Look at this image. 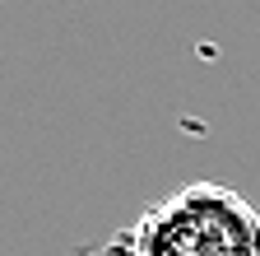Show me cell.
Instances as JSON below:
<instances>
[{"label": "cell", "instance_id": "6da1fadb", "mask_svg": "<svg viewBox=\"0 0 260 256\" xmlns=\"http://www.w3.org/2000/svg\"><path fill=\"white\" fill-rule=\"evenodd\" d=\"M130 256H260V210L223 182H186L125 229Z\"/></svg>", "mask_w": 260, "mask_h": 256}, {"label": "cell", "instance_id": "7a4b0ae2", "mask_svg": "<svg viewBox=\"0 0 260 256\" xmlns=\"http://www.w3.org/2000/svg\"><path fill=\"white\" fill-rule=\"evenodd\" d=\"M79 256H130V247H125V233H116V238L98 242V247H84Z\"/></svg>", "mask_w": 260, "mask_h": 256}]
</instances>
